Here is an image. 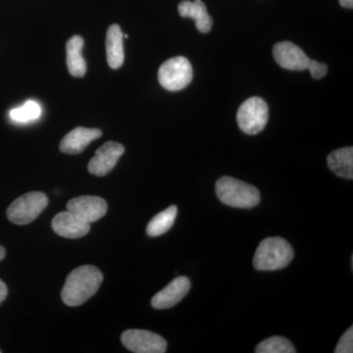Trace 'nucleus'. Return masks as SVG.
Here are the masks:
<instances>
[{
	"mask_svg": "<svg viewBox=\"0 0 353 353\" xmlns=\"http://www.w3.org/2000/svg\"><path fill=\"white\" fill-rule=\"evenodd\" d=\"M48 199L43 192H31L18 197L7 209V218L16 225H28L46 208Z\"/></svg>",
	"mask_w": 353,
	"mask_h": 353,
	"instance_id": "nucleus-5",
	"label": "nucleus"
},
{
	"mask_svg": "<svg viewBox=\"0 0 353 353\" xmlns=\"http://www.w3.org/2000/svg\"><path fill=\"white\" fill-rule=\"evenodd\" d=\"M124 34L117 24L111 25L106 34V54L109 66L119 69L125 60Z\"/></svg>",
	"mask_w": 353,
	"mask_h": 353,
	"instance_id": "nucleus-15",
	"label": "nucleus"
},
{
	"mask_svg": "<svg viewBox=\"0 0 353 353\" xmlns=\"http://www.w3.org/2000/svg\"><path fill=\"white\" fill-rule=\"evenodd\" d=\"M294 259V250L282 238H267L260 243L253 266L259 271H275L285 268Z\"/></svg>",
	"mask_w": 353,
	"mask_h": 353,
	"instance_id": "nucleus-4",
	"label": "nucleus"
},
{
	"mask_svg": "<svg viewBox=\"0 0 353 353\" xmlns=\"http://www.w3.org/2000/svg\"><path fill=\"white\" fill-rule=\"evenodd\" d=\"M103 281V274L92 265H83L70 273L62 290L63 303L68 306L82 305L94 296Z\"/></svg>",
	"mask_w": 353,
	"mask_h": 353,
	"instance_id": "nucleus-1",
	"label": "nucleus"
},
{
	"mask_svg": "<svg viewBox=\"0 0 353 353\" xmlns=\"http://www.w3.org/2000/svg\"><path fill=\"white\" fill-rule=\"evenodd\" d=\"M179 14L183 18H192L196 21V29L208 34L212 29L213 21L209 15L208 8L202 0H183L178 6Z\"/></svg>",
	"mask_w": 353,
	"mask_h": 353,
	"instance_id": "nucleus-14",
	"label": "nucleus"
},
{
	"mask_svg": "<svg viewBox=\"0 0 353 353\" xmlns=\"http://www.w3.org/2000/svg\"><path fill=\"white\" fill-rule=\"evenodd\" d=\"M268 117L269 108L266 101L259 97H252L239 108L236 121L241 131L248 134H257L263 131Z\"/></svg>",
	"mask_w": 353,
	"mask_h": 353,
	"instance_id": "nucleus-7",
	"label": "nucleus"
},
{
	"mask_svg": "<svg viewBox=\"0 0 353 353\" xmlns=\"http://www.w3.org/2000/svg\"><path fill=\"white\" fill-rule=\"evenodd\" d=\"M176 214H178V208L176 205H172L162 212L158 213L148 223L146 233L150 236H159L167 233L173 227Z\"/></svg>",
	"mask_w": 353,
	"mask_h": 353,
	"instance_id": "nucleus-18",
	"label": "nucleus"
},
{
	"mask_svg": "<svg viewBox=\"0 0 353 353\" xmlns=\"http://www.w3.org/2000/svg\"><path fill=\"white\" fill-rule=\"evenodd\" d=\"M102 132L99 129H88L78 127L68 132L60 143V150L67 154H79L87 148L94 139L101 138Z\"/></svg>",
	"mask_w": 353,
	"mask_h": 353,
	"instance_id": "nucleus-13",
	"label": "nucleus"
},
{
	"mask_svg": "<svg viewBox=\"0 0 353 353\" xmlns=\"http://www.w3.org/2000/svg\"><path fill=\"white\" fill-rule=\"evenodd\" d=\"M0 352H1V350H0Z\"/></svg>",
	"mask_w": 353,
	"mask_h": 353,
	"instance_id": "nucleus-25",
	"label": "nucleus"
},
{
	"mask_svg": "<svg viewBox=\"0 0 353 353\" xmlns=\"http://www.w3.org/2000/svg\"><path fill=\"white\" fill-rule=\"evenodd\" d=\"M221 202L234 208H252L259 205L260 192L256 188L232 176H222L215 185Z\"/></svg>",
	"mask_w": 353,
	"mask_h": 353,
	"instance_id": "nucleus-3",
	"label": "nucleus"
},
{
	"mask_svg": "<svg viewBox=\"0 0 353 353\" xmlns=\"http://www.w3.org/2000/svg\"><path fill=\"white\" fill-rule=\"evenodd\" d=\"M330 170L341 178L353 179V148H343L330 153L328 159Z\"/></svg>",
	"mask_w": 353,
	"mask_h": 353,
	"instance_id": "nucleus-17",
	"label": "nucleus"
},
{
	"mask_svg": "<svg viewBox=\"0 0 353 353\" xmlns=\"http://www.w3.org/2000/svg\"><path fill=\"white\" fill-rule=\"evenodd\" d=\"M124 152L125 148L119 143L108 141L104 143L97 150L94 157L88 163V172L99 176L108 175L109 172L113 170Z\"/></svg>",
	"mask_w": 353,
	"mask_h": 353,
	"instance_id": "nucleus-9",
	"label": "nucleus"
},
{
	"mask_svg": "<svg viewBox=\"0 0 353 353\" xmlns=\"http://www.w3.org/2000/svg\"><path fill=\"white\" fill-rule=\"evenodd\" d=\"M53 231L66 239H80L90 232V223L70 211L58 213L52 220Z\"/></svg>",
	"mask_w": 353,
	"mask_h": 353,
	"instance_id": "nucleus-11",
	"label": "nucleus"
},
{
	"mask_svg": "<svg viewBox=\"0 0 353 353\" xmlns=\"http://www.w3.org/2000/svg\"><path fill=\"white\" fill-rule=\"evenodd\" d=\"M41 108L34 101H28L21 108L12 109L9 113L11 119L15 122L26 123L41 117Z\"/></svg>",
	"mask_w": 353,
	"mask_h": 353,
	"instance_id": "nucleus-20",
	"label": "nucleus"
},
{
	"mask_svg": "<svg viewBox=\"0 0 353 353\" xmlns=\"http://www.w3.org/2000/svg\"><path fill=\"white\" fill-rule=\"evenodd\" d=\"M121 341L132 352L163 353L167 350V341L161 336L145 330H127Z\"/></svg>",
	"mask_w": 353,
	"mask_h": 353,
	"instance_id": "nucleus-8",
	"label": "nucleus"
},
{
	"mask_svg": "<svg viewBox=\"0 0 353 353\" xmlns=\"http://www.w3.org/2000/svg\"><path fill=\"white\" fill-rule=\"evenodd\" d=\"M340 4L341 6L345 7V8L352 9L353 0H340Z\"/></svg>",
	"mask_w": 353,
	"mask_h": 353,
	"instance_id": "nucleus-23",
	"label": "nucleus"
},
{
	"mask_svg": "<svg viewBox=\"0 0 353 353\" xmlns=\"http://www.w3.org/2000/svg\"><path fill=\"white\" fill-rule=\"evenodd\" d=\"M7 294H8V289H7L6 283L0 280V305L6 301Z\"/></svg>",
	"mask_w": 353,
	"mask_h": 353,
	"instance_id": "nucleus-22",
	"label": "nucleus"
},
{
	"mask_svg": "<svg viewBox=\"0 0 353 353\" xmlns=\"http://www.w3.org/2000/svg\"><path fill=\"white\" fill-rule=\"evenodd\" d=\"M273 55L282 68L292 71L309 70L314 79H322L328 73V66L310 59L304 51L292 41H282L274 46Z\"/></svg>",
	"mask_w": 353,
	"mask_h": 353,
	"instance_id": "nucleus-2",
	"label": "nucleus"
},
{
	"mask_svg": "<svg viewBox=\"0 0 353 353\" xmlns=\"http://www.w3.org/2000/svg\"><path fill=\"white\" fill-rule=\"evenodd\" d=\"M255 352L257 353H296V348L284 336H272L259 343Z\"/></svg>",
	"mask_w": 353,
	"mask_h": 353,
	"instance_id": "nucleus-19",
	"label": "nucleus"
},
{
	"mask_svg": "<svg viewBox=\"0 0 353 353\" xmlns=\"http://www.w3.org/2000/svg\"><path fill=\"white\" fill-rule=\"evenodd\" d=\"M336 353H352L353 352V328L350 327V329L345 332L341 336L338 345H336Z\"/></svg>",
	"mask_w": 353,
	"mask_h": 353,
	"instance_id": "nucleus-21",
	"label": "nucleus"
},
{
	"mask_svg": "<svg viewBox=\"0 0 353 353\" xmlns=\"http://www.w3.org/2000/svg\"><path fill=\"white\" fill-rule=\"evenodd\" d=\"M190 282L187 277H178L157 292L152 299V305L155 309L173 307L187 296L190 292Z\"/></svg>",
	"mask_w": 353,
	"mask_h": 353,
	"instance_id": "nucleus-12",
	"label": "nucleus"
},
{
	"mask_svg": "<svg viewBox=\"0 0 353 353\" xmlns=\"http://www.w3.org/2000/svg\"><path fill=\"white\" fill-rule=\"evenodd\" d=\"M192 64L185 57H176L167 60L160 66L158 80L165 90L178 92L187 88L192 82Z\"/></svg>",
	"mask_w": 353,
	"mask_h": 353,
	"instance_id": "nucleus-6",
	"label": "nucleus"
},
{
	"mask_svg": "<svg viewBox=\"0 0 353 353\" xmlns=\"http://www.w3.org/2000/svg\"><path fill=\"white\" fill-rule=\"evenodd\" d=\"M108 203L99 196H83L71 199L67 203V210L74 213L88 223L97 222L108 212Z\"/></svg>",
	"mask_w": 353,
	"mask_h": 353,
	"instance_id": "nucleus-10",
	"label": "nucleus"
},
{
	"mask_svg": "<svg viewBox=\"0 0 353 353\" xmlns=\"http://www.w3.org/2000/svg\"><path fill=\"white\" fill-rule=\"evenodd\" d=\"M6 252L3 246L0 245V261L6 257Z\"/></svg>",
	"mask_w": 353,
	"mask_h": 353,
	"instance_id": "nucleus-24",
	"label": "nucleus"
},
{
	"mask_svg": "<svg viewBox=\"0 0 353 353\" xmlns=\"http://www.w3.org/2000/svg\"><path fill=\"white\" fill-rule=\"evenodd\" d=\"M83 48L82 37L74 36L67 41V67L69 73L76 78H82L87 72V63L82 55Z\"/></svg>",
	"mask_w": 353,
	"mask_h": 353,
	"instance_id": "nucleus-16",
	"label": "nucleus"
}]
</instances>
